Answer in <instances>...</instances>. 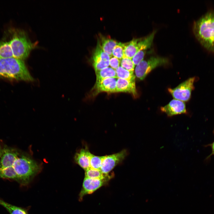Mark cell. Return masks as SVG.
Masks as SVG:
<instances>
[{"label": "cell", "instance_id": "30bf717a", "mask_svg": "<svg viewBox=\"0 0 214 214\" xmlns=\"http://www.w3.org/2000/svg\"><path fill=\"white\" fill-rule=\"evenodd\" d=\"M19 155L17 150L5 145L3 153L0 158V170L12 166Z\"/></svg>", "mask_w": 214, "mask_h": 214}, {"label": "cell", "instance_id": "cb8c5ba5", "mask_svg": "<svg viewBox=\"0 0 214 214\" xmlns=\"http://www.w3.org/2000/svg\"><path fill=\"white\" fill-rule=\"evenodd\" d=\"M123 43H118L113 49L112 56L121 60L123 58Z\"/></svg>", "mask_w": 214, "mask_h": 214}, {"label": "cell", "instance_id": "2e32d148", "mask_svg": "<svg viewBox=\"0 0 214 214\" xmlns=\"http://www.w3.org/2000/svg\"><path fill=\"white\" fill-rule=\"evenodd\" d=\"M139 38H134L128 43H123L124 55L123 58L132 59L139 50Z\"/></svg>", "mask_w": 214, "mask_h": 214}, {"label": "cell", "instance_id": "d4e9b609", "mask_svg": "<svg viewBox=\"0 0 214 214\" xmlns=\"http://www.w3.org/2000/svg\"><path fill=\"white\" fill-rule=\"evenodd\" d=\"M120 65L122 67L128 70L133 71L134 70L135 65L132 59L122 58L121 60Z\"/></svg>", "mask_w": 214, "mask_h": 214}, {"label": "cell", "instance_id": "603a6c76", "mask_svg": "<svg viewBox=\"0 0 214 214\" xmlns=\"http://www.w3.org/2000/svg\"><path fill=\"white\" fill-rule=\"evenodd\" d=\"M105 156H98L91 154L90 157V168L100 170L103 161Z\"/></svg>", "mask_w": 214, "mask_h": 214}, {"label": "cell", "instance_id": "8fae6325", "mask_svg": "<svg viewBox=\"0 0 214 214\" xmlns=\"http://www.w3.org/2000/svg\"><path fill=\"white\" fill-rule=\"evenodd\" d=\"M117 78H109L96 82L93 89L94 95H95L101 92L108 93L116 92V83Z\"/></svg>", "mask_w": 214, "mask_h": 214}, {"label": "cell", "instance_id": "8992f818", "mask_svg": "<svg viewBox=\"0 0 214 214\" xmlns=\"http://www.w3.org/2000/svg\"><path fill=\"white\" fill-rule=\"evenodd\" d=\"M196 79L195 77L190 78L174 88H168V91L174 99L184 102L188 101L194 89V83Z\"/></svg>", "mask_w": 214, "mask_h": 214}, {"label": "cell", "instance_id": "5bb4252c", "mask_svg": "<svg viewBox=\"0 0 214 214\" xmlns=\"http://www.w3.org/2000/svg\"><path fill=\"white\" fill-rule=\"evenodd\" d=\"M118 92L129 93L136 97L137 96V92L135 81L117 78L116 83V92Z\"/></svg>", "mask_w": 214, "mask_h": 214}, {"label": "cell", "instance_id": "6da1fadb", "mask_svg": "<svg viewBox=\"0 0 214 214\" xmlns=\"http://www.w3.org/2000/svg\"><path fill=\"white\" fill-rule=\"evenodd\" d=\"M193 30L202 45L214 53V11L208 12L195 21Z\"/></svg>", "mask_w": 214, "mask_h": 214}, {"label": "cell", "instance_id": "5b68a950", "mask_svg": "<svg viewBox=\"0 0 214 214\" xmlns=\"http://www.w3.org/2000/svg\"><path fill=\"white\" fill-rule=\"evenodd\" d=\"M168 59L165 57L152 56L143 60L136 66L135 72L136 76L140 80H143L152 70L160 66L166 64Z\"/></svg>", "mask_w": 214, "mask_h": 214}, {"label": "cell", "instance_id": "4fadbf2b", "mask_svg": "<svg viewBox=\"0 0 214 214\" xmlns=\"http://www.w3.org/2000/svg\"><path fill=\"white\" fill-rule=\"evenodd\" d=\"M91 153L87 147L82 148L75 154L74 159L76 163L85 170L90 168Z\"/></svg>", "mask_w": 214, "mask_h": 214}, {"label": "cell", "instance_id": "4316f807", "mask_svg": "<svg viewBox=\"0 0 214 214\" xmlns=\"http://www.w3.org/2000/svg\"><path fill=\"white\" fill-rule=\"evenodd\" d=\"M120 61L121 60L112 56L110 57L109 65L111 68L115 70L120 66Z\"/></svg>", "mask_w": 214, "mask_h": 214}, {"label": "cell", "instance_id": "52a82bcc", "mask_svg": "<svg viewBox=\"0 0 214 214\" xmlns=\"http://www.w3.org/2000/svg\"><path fill=\"white\" fill-rule=\"evenodd\" d=\"M110 179H93L85 176L78 195L79 201H81L85 195L92 194L102 186L106 185Z\"/></svg>", "mask_w": 214, "mask_h": 214}, {"label": "cell", "instance_id": "d6986e66", "mask_svg": "<svg viewBox=\"0 0 214 214\" xmlns=\"http://www.w3.org/2000/svg\"><path fill=\"white\" fill-rule=\"evenodd\" d=\"M95 73L96 76V82L107 78H117L115 70L111 67H106L96 72Z\"/></svg>", "mask_w": 214, "mask_h": 214}, {"label": "cell", "instance_id": "484cf974", "mask_svg": "<svg viewBox=\"0 0 214 214\" xmlns=\"http://www.w3.org/2000/svg\"><path fill=\"white\" fill-rule=\"evenodd\" d=\"M146 52V51L141 50L136 54L132 59L135 65H137L143 60Z\"/></svg>", "mask_w": 214, "mask_h": 214}, {"label": "cell", "instance_id": "e0dca14e", "mask_svg": "<svg viewBox=\"0 0 214 214\" xmlns=\"http://www.w3.org/2000/svg\"><path fill=\"white\" fill-rule=\"evenodd\" d=\"M0 205L3 206L10 214H29L30 207L24 208L16 206L5 202L0 199Z\"/></svg>", "mask_w": 214, "mask_h": 214}, {"label": "cell", "instance_id": "3957f363", "mask_svg": "<svg viewBox=\"0 0 214 214\" xmlns=\"http://www.w3.org/2000/svg\"><path fill=\"white\" fill-rule=\"evenodd\" d=\"M21 186L28 185L40 171V166L36 161L25 155L18 156L13 165Z\"/></svg>", "mask_w": 214, "mask_h": 214}, {"label": "cell", "instance_id": "7a4b0ae2", "mask_svg": "<svg viewBox=\"0 0 214 214\" xmlns=\"http://www.w3.org/2000/svg\"><path fill=\"white\" fill-rule=\"evenodd\" d=\"M0 78L11 80H33L23 60L14 57L0 58Z\"/></svg>", "mask_w": 214, "mask_h": 214}, {"label": "cell", "instance_id": "9c48e42d", "mask_svg": "<svg viewBox=\"0 0 214 214\" xmlns=\"http://www.w3.org/2000/svg\"><path fill=\"white\" fill-rule=\"evenodd\" d=\"M110 59V56L103 51L97 41V46L92 54V59L95 72L108 67Z\"/></svg>", "mask_w": 214, "mask_h": 214}, {"label": "cell", "instance_id": "7402d4cb", "mask_svg": "<svg viewBox=\"0 0 214 214\" xmlns=\"http://www.w3.org/2000/svg\"><path fill=\"white\" fill-rule=\"evenodd\" d=\"M117 78L130 81H135V76L133 71L128 70L121 66L115 70Z\"/></svg>", "mask_w": 214, "mask_h": 214}, {"label": "cell", "instance_id": "f1b7e54d", "mask_svg": "<svg viewBox=\"0 0 214 214\" xmlns=\"http://www.w3.org/2000/svg\"><path fill=\"white\" fill-rule=\"evenodd\" d=\"M208 145L210 146L212 149V153L210 154V155L209 156V157H210L211 155H214V141L212 143Z\"/></svg>", "mask_w": 214, "mask_h": 214}, {"label": "cell", "instance_id": "7c38bea8", "mask_svg": "<svg viewBox=\"0 0 214 214\" xmlns=\"http://www.w3.org/2000/svg\"><path fill=\"white\" fill-rule=\"evenodd\" d=\"M160 110L169 117L187 113L184 102L174 99L165 106L161 107Z\"/></svg>", "mask_w": 214, "mask_h": 214}, {"label": "cell", "instance_id": "ffe728a7", "mask_svg": "<svg viewBox=\"0 0 214 214\" xmlns=\"http://www.w3.org/2000/svg\"><path fill=\"white\" fill-rule=\"evenodd\" d=\"M13 57V54L9 40L0 42V58Z\"/></svg>", "mask_w": 214, "mask_h": 214}, {"label": "cell", "instance_id": "44dd1931", "mask_svg": "<svg viewBox=\"0 0 214 214\" xmlns=\"http://www.w3.org/2000/svg\"><path fill=\"white\" fill-rule=\"evenodd\" d=\"M0 178L13 180L19 182L18 178L13 166L0 170Z\"/></svg>", "mask_w": 214, "mask_h": 214}, {"label": "cell", "instance_id": "ac0fdd59", "mask_svg": "<svg viewBox=\"0 0 214 214\" xmlns=\"http://www.w3.org/2000/svg\"><path fill=\"white\" fill-rule=\"evenodd\" d=\"M85 177L93 179H111L114 175L112 174H105L100 170L94 169L91 168L85 170Z\"/></svg>", "mask_w": 214, "mask_h": 214}, {"label": "cell", "instance_id": "9a60e30c", "mask_svg": "<svg viewBox=\"0 0 214 214\" xmlns=\"http://www.w3.org/2000/svg\"><path fill=\"white\" fill-rule=\"evenodd\" d=\"M99 36L100 40H98V41L103 51L110 57L113 56V49L118 42L109 36L105 37L102 35H100Z\"/></svg>", "mask_w": 214, "mask_h": 214}, {"label": "cell", "instance_id": "83f0119b", "mask_svg": "<svg viewBox=\"0 0 214 214\" xmlns=\"http://www.w3.org/2000/svg\"><path fill=\"white\" fill-rule=\"evenodd\" d=\"M4 146L5 145L3 144L2 142L0 141V158L3 153Z\"/></svg>", "mask_w": 214, "mask_h": 214}, {"label": "cell", "instance_id": "ba28073f", "mask_svg": "<svg viewBox=\"0 0 214 214\" xmlns=\"http://www.w3.org/2000/svg\"><path fill=\"white\" fill-rule=\"evenodd\" d=\"M128 155L126 149L109 155H105L100 168V170L105 174H108L117 165L121 163Z\"/></svg>", "mask_w": 214, "mask_h": 214}, {"label": "cell", "instance_id": "277c9868", "mask_svg": "<svg viewBox=\"0 0 214 214\" xmlns=\"http://www.w3.org/2000/svg\"><path fill=\"white\" fill-rule=\"evenodd\" d=\"M9 41L13 57L22 60L28 57L37 44L32 42L24 31L19 29L13 31Z\"/></svg>", "mask_w": 214, "mask_h": 214}]
</instances>
